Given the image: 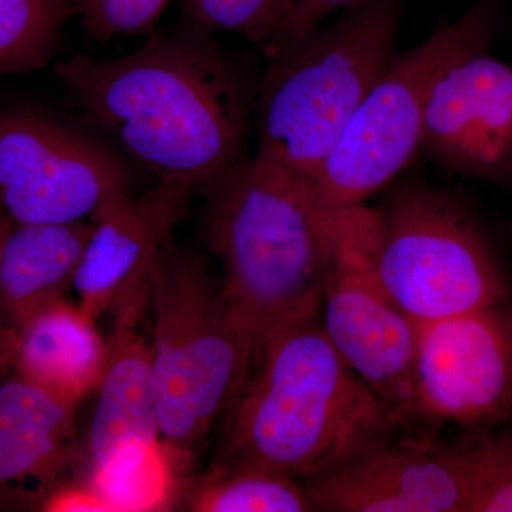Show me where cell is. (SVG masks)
<instances>
[{
	"instance_id": "cell-1",
	"label": "cell",
	"mask_w": 512,
	"mask_h": 512,
	"mask_svg": "<svg viewBox=\"0 0 512 512\" xmlns=\"http://www.w3.org/2000/svg\"><path fill=\"white\" fill-rule=\"evenodd\" d=\"M55 72L157 184L202 194L252 157L259 77L210 33L188 26L131 55L69 57Z\"/></svg>"
},
{
	"instance_id": "cell-2",
	"label": "cell",
	"mask_w": 512,
	"mask_h": 512,
	"mask_svg": "<svg viewBox=\"0 0 512 512\" xmlns=\"http://www.w3.org/2000/svg\"><path fill=\"white\" fill-rule=\"evenodd\" d=\"M319 312L259 340L247 382L222 417L214 463L306 481L403 426L330 343Z\"/></svg>"
},
{
	"instance_id": "cell-3",
	"label": "cell",
	"mask_w": 512,
	"mask_h": 512,
	"mask_svg": "<svg viewBox=\"0 0 512 512\" xmlns=\"http://www.w3.org/2000/svg\"><path fill=\"white\" fill-rule=\"evenodd\" d=\"M202 195V237L256 343L320 311L339 208L326 207L312 184L254 154Z\"/></svg>"
},
{
	"instance_id": "cell-4",
	"label": "cell",
	"mask_w": 512,
	"mask_h": 512,
	"mask_svg": "<svg viewBox=\"0 0 512 512\" xmlns=\"http://www.w3.org/2000/svg\"><path fill=\"white\" fill-rule=\"evenodd\" d=\"M403 0H363L269 57L254 157L315 185L340 134L394 56Z\"/></svg>"
},
{
	"instance_id": "cell-5",
	"label": "cell",
	"mask_w": 512,
	"mask_h": 512,
	"mask_svg": "<svg viewBox=\"0 0 512 512\" xmlns=\"http://www.w3.org/2000/svg\"><path fill=\"white\" fill-rule=\"evenodd\" d=\"M150 305L161 439L194 463L247 382L258 343L210 258L175 238L151 271Z\"/></svg>"
},
{
	"instance_id": "cell-6",
	"label": "cell",
	"mask_w": 512,
	"mask_h": 512,
	"mask_svg": "<svg viewBox=\"0 0 512 512\" xmlns=\"http://www.w3.org/2000/svg\"><path fill=\"white\" fill-rule=\"evenodd\" d=\"M495 3L478 0L456 22L394 53L320 168L313 187L323 205H365L409 165L420 150L434 84L458 57L490 45Z\"/></svg>"
},
{
	"instance_id": "cell-7",
	"label": "cell",
	"mask_w": 512,
	"mask_h": 512,
	"mask_svg": "<svg viewBox=\"0 0 512 512\" xmlns=\"http://www.w3.org/2000/svg\"><path fill=\"white\" fill-rule=\"evenodd\" d=\"M375 210L377 271L414 323L500 306L507 285L467 211L427 184L394 190Z\"/></svg>"
},
{
	"instance_id": "cell-8",
	"label": "cell",
	"mask_w": 512,
	"mask_h": 512,
	"mask_svg": "<svg viewBox=\"0 0 512 512\" xmlns=\"http://www.w3.org/2000/svg\"><path fill=\"white\" fill-rule=\"evenodd\" d=\"M136 194L109 147L42 111L0 109V212L18 224L97 222Z\"/></svg>"
},
{
	"instance_id": "cell-9",
	"label": "cell",
	"mask_w": 512,
	"mask_h": 512,
	"mask_svg": "<svg viewBox=\"0 0 512 512\" xmlns=\"http://www.w3.org/2000/svg\"><path fill=\"white\" fill-rule=\"evenodd\" d=\"M375 210L339 208L320 322L340 356L407 423L417 323L402 311L377 271Z\"/></svg>"
},
{
	"instance_id": "cell-10",
	"label": "cell",
	"mask_w": 512,
	"mask_h": 512,
	"mask_svg": "<svg viewBox=\"0 0 512 512\" xmlns=\"http://www.w3.org/2000/svg\"><path fill=\"white\" fill-rule=\"evenodd\" d=\"M512 410V318L500 306L417 325L407 423L478 427Z\"/></svg>"
},
{
	"instance_id": "cell-11",
	"label": "cell",
	"mask_w": 512,
	"mask_h": 512,
	"mask_svg": "<svg viewBox=\"0 0 512 512\" xmlns=\"http://www.w3.org/2000/svg\"><path fill=\"white\" fill-rule=\"evenodd\" d=\"M303 483L319 512H468L473 491L466 441L396 433Z\"/></svg>"
},
{
	"instance_id": "cell-12",
	"label": "cell",
	"mask_w": 512,
	"mask_h": 512,
	"mask_svg": "<svg viewBox=\"0 0 512 512\" xmlns=\"http://www.w3.org/2000/svg\"><path fill=\"white\" fill-rule=\"evenodd\" d=\"M194 195L157 184L130 195L94 222L73 279L84 311L96 320L109 313L114 328H137L150 303L153 266Z\"/></svg>"
},
{
	"instance_id": "cell-13",
	"label": "cell",
	"mask_w": 512,
	"mask_h": 512,
	"mask_svg": "<svg viewBox=\"0 0 512 512\" xmlns=\"http://www.w3.org/2000/svg\"><path fill=\"white\" fill-rule=\"evenodd\" d=\"M476 47L440 74L427 103L420 150L451 173L512 177V67Z\"/></svg>"
},
{
	"instance_id": "cell-14",
	"label": "cell",
	"mask_w": 512,
	"mask_h": 512,
	"mask_svg": "<svg viewBox=\"0 0 512 512\" xmlns=\"http://www.w3.org/2000/svg\"><path fill=\"white\" fill-rule=\"evenodd\" d=\"M76 406L19 379L0 384V503H36L80 463Z\"/></svg>"
},
{
	"instance_id": "cell-15",
	"label": "cell",
	"mask_w": 512,
	"mask_h": 512,
	"mask_svg": "<svg viewBox=\"0 0 512 512\" xmlns=\"http://www.w3.org/2000/svg\"><path fill=\"white\" fill-rule=\"evenodd\" d=\"M0 355L19 376L76 406L96 392L109 359V340L82 306L60 299L0 338Z\"/></svg>"
},
{
	"instance_id": "cell-16",
	"label": "cell",
	"mask_w": 512,
	"mask_h": 512,
	"mask_svg": "<svg viewBox=\"0 0 512 512\" xmlns=\"http://www.w3.org/2000/svg\"><path fill=\"white\" fill-rule=\"evenodd\" d=\"M94 222L18 224L0 234V302L15 326L63 299Z\"/></svg>"
},
{
	"instance_id": "cell-17",
	"label": "cell",
	"mask_w": 512,
	"mask_h": 512,
	"mask_svg": "<svg viewBox=\"0 0 512 512\" xmlns=\"http://www.w3.org/2000/svg\"><path fill=\"white\" fill-rule=\"evenodd\" d=\"M96 392L87 434V470L103 466L128 444L161 439L151 349L137 328H114L109 359Z\"/></svg>"
},
{
	"instance_id": "cell-18",
	"label": "cell",
	"mask_w": 512,
	"mask_h": 512,
	"mask_svg": "<svg viewBox=\"0 0 512 512\" xmlns=\"http://www.w3.org/2000/svg\"><path fill=\"white\" fill-rule=\"evenodd\" d=\"M191 467V460L160 439L120 448L86 481L107 511H164L180 504Z\"/></svg>"
},
{
	"instance_id": "cell-19",
	"label": "cell",
	"mask_w": 512,
	"mask_h": 512,
	"mask_svg": "<svg viewBox=\"0 0 512 512\" xmlns=\"http://www.w3.org/2000/svg\"><path fill=\"white\" fill-rule=\"evenodd\" d=\"M178 505L195 512H319L301 480L264 468L217 463L188 478Z\"/></svg>"
},
{
	"instance_id": "cell-20",
	"label": "cell",
	"mask_w": 512,
	"mask_h": 512,
	"mask_svg": "<svg viewBox=\"0 0 512 512\" xmlns=\"http://www.w3.org/2000/svg\"><path fill=\"white\" fill-rule=\"evenodd\" d=\"M72 8L73 0H0V77L46 67Z\"/></svg>"
},
{
	"instance_id": "cell-21",
	"label": "cell",
	"mask_w": 512,
	"mask_h": 512,
	"mask_svg": "<svg viewBox=\"0 0 512 512\" xmlns=\"http://www.w3.org/2000/svg\"><path fill=\"white\" fill-rule=\"evenodd\" d=\"M282 0H188L192 28L217 35L232 33L247 39L262 53L278 25Z\"/></svg>"
},
{
	"instance_id": "cell-22",
	"label": "cell",
	"mask_w": 512,
	"mask_h": 512,
	"mask_svg": "<svg viewBox=\"0 0 512 512\" xmlns=\"http://www.w3.org/2000/svg\"><path fill=\"white\" fill-rule=\"evenodd\" d=\"M466 444L473 481L468 512H512V433Z\"/></svg>"
},
{
	"instance_id": "cell-23",
	"label": "cell",
	"mask_w": 512,
	"mask_h": 512,
	"mask_svg": "<svg viewBox=\"0 0 512 512\" xmlns=\"http://www.w3.org/2000/svg\"><path fill=\"white\" fill-rule=\"evenodd\" d=\"M171 0H73L72 12L79 16L87 36L106 43L117 37L148 32Z\"/></svg>"
},
{
	"instance_id": "cell-24",
	"label": "cell",
	"mask_w": 512,
	"mask_h": 512,
	"mask_svg": "<svg viewBox=\"0 0 512 512\" xmlns=\"http://www.w3.org/2000/svg\"><path fill=\"white\" fill-rule=\"evenodd\" d=\"M360 2L363 0H282L278 25L264 56L269 59L286 46L303 39L330 16Z\"/></svg>"
},
{
	"instance_id": "cell-25",
	"label": "cell",
	"mask_w": 512,
	"mask_h": 512,
	"mask_svg": "<svg viewBox=\"0 0 512 512\" xmlns=\"http://www.w3.org/2000/svg\"><path fill=\"white\" fill-rule=\"evenodd\" d=\"M8 221V218L0 212V234H2L3 228H5L6 222Z\"/></svg>"
}]
</instances>
